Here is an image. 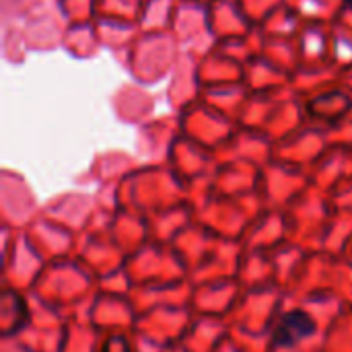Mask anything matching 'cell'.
Here are the masks:
<instances>
[{"instance_id":"obj_1","label":"cell","mask_w":352,"mask_h":352,"mask_svg":"<svg viewBox=\"0 0 352 352\" xmlns=\"http://www.w3.org/2000/svg\"><path fill=\"white\" fill-rule=\"evenodd\" d=\"M316 330H318V324L305 309H291L280 318V322L272 334V344L276 349H285V351L295 349L299 342L311 338L316 334Z\"/></svg>"},{"instance_id":"obj_2","label":"cell","mask_w":352,"mask_h":352,"mask_svg":"<svg viewBox=\"0 0 352 352\" xmlns=\"http://www.w3.org/2000/svg\"><path fill=\"white\" fill-rule=\"evenodd\" d=\"M29 326V307L21 293L4 289L0 297V334L12 338Z\"/></svg>"},{"instance_id":"obj_3","label":"cell","mask_w":352,"mask_h":352,"mask_svg":"<svg viewBox=\"0 0 352 352\" xmlns=\"http://www.w3.org/2000/svg\"><path fill=\"white\" fill-rule=\"evenodd\" d=\"M99 352H132V346L126 336H107Z\"/></svg>"},{"instance_id":"obj_4","label":"cell","mask_w":352,"mask_h":352,"mask_svg":"<svg viewBox=\"0 0 352 352\" xmlns=\"http://www.w3.org/2000/svg\"><path fill=\"white\" fill-rule=\"evenodd\" d=\"M344 4H346V8H349V10H352V0H344Z\"/></svg>"}]
</instances>
